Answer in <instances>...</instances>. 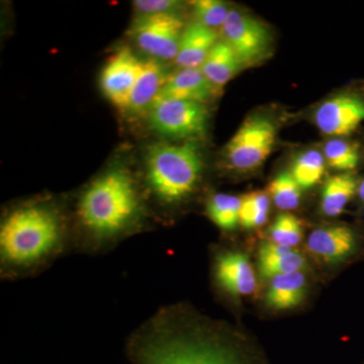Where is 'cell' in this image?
<instances>
[{"label":"cell","instance_id":"17","mask_svg":"<svg viewBox=\"0 0 364 364\" xmlns=\"http://www.w3.org/2000/svg\"><path fill=\"white\" fill-rule=\"evenodd\" d=\"M306 275L303 272L289 273L272 277L268 287L267 301L277 310H287L301 303L305 296Z\"/></svg>","mask_w":364,"mask_h":364},{"label":"cell","instance_id":"14","mask_svg":"<svg viewBox=\"0 0 364 364\" xmlns=\"http://www.w3.org/2000/svg\"><path fill=\"white\" fill-rule=\"evenodd\" d=\"M218 42V33L213 28L196 21L184 28L176 58L181 69L200 68Z\"/></svg>","mask_w":364,"mask_h":364},{"label":"cell","instance_id":"11","mask_svg":"<svg viewBox=\"0 0 364 364\" xmlns=\"http://www.w3.org/2000/svg\"><path fill=\"white\" fill-rule=\"evenodd\" d=\"M215 284L231 296H245L257 289V280L250 261L238 251L218 253L213 265Z\"/></svg>","mask_w":364,"mask_h":364},{"label":"cell","instance_id":"23","mask_svg":"<svg viewBox=\"0 0 364 364\" xmlns=\"http://www.w3.org/2000/svg\"><path fill=\"white\" fill-rule=\"evenodd\" d=\"M324 154L328 164L340 171L355 168L359 161L358 146L341 139H334L326 144Z\"/></svg>","mask_w":364,"mask_h":364},{"label":"cell","instance_id":"10","mask_svg":"<svg viewBox=\"0 0 364 364\" xmlns=\"http://www.w3.org/2000/svg\"><path fill=\"white\" fill-rule=\"evenodd\" d=\"M364 121V100L339 95L326 100L315 114L318 130L329 136H347Z\"/></svg>","mask_w":364,"mask_h":364},{"label":"cell","instance_id":"3","mask_svg":"<svg viewBox=\"0 0 364 364\" xmlns=\"http://www.w3.org/2000/svg\"><path fill=\"white\" fill-rule=\"evenodd\" d=\"M73 251L65 222L51 203L32 202L11 208L0 223V277L18 280L44 272Z\"/></svg>","mask_w":364,"mask_h":364},{"label":"cell","instance_id":"7","mask_svg":"<svg viewBox=\"0 0 364 364\" xmlns=\"http://www.w3.org/2000/svg\"><path fill=\"white\" fill-rule=\"evenodd\" d=\"M151 126L163 136L195 139L205 135L208 111L205 105L182 100H158L149 111Z\"/></svg>","mask_w":364,"mask_h":364},{"label":"cell","instance_id":"6","mask_svg":"<svg viewBox=\"0 0 364 364\" xmlns=\"http://www.w3.org/2000/svg\"><path fill=\"white\" fill-rule=\"evenodd\" d=\"M222 32L225 42L231 46L243 67L257 65L272 54L269 28L250 14L231 9Z\"/></svg>","mask_w":364,"mask_h":364},{"label":"cell","instance_id":"13","mask_svg":"<svg viewBox=\"0 0 364 364\" xmlns=\"http://www.w3.org/2000/svg\"><path fill=\"white\" fill-rule=\"evenodd\" d=\"M218 92L202 69H181L169 76L156 100L171 98L203 104Z\"/></svg>","mask_w":364,"mask_h":364},{"label":"cell","instance_id":"1","mask_svg":"<svg viewBox=\"0 0 364 364\" xmlns=\"http://www.w3.org/2000/svg\"><path fill=\"white\" fill-rule=\"evenodd\" d=\"M226 329L184 305H167L133 330L128 349L136 364H243Z\"/></svg>","mask_w":364,"mask_h":364},{"label":"cell","instance_id":"4","mask_svg":"<svg viewBox=\"0 0 364 364\" xmlns=\"http://www.w3.org/2000/svg\"><path fill=\"white\" fill-rule=\"evenodd\" d=\"M146 158V181L158 203L174 207L195 191L203 170L195 144H154Z\"/></svg>","mask_w":364,"mask_h":364},{"label":"cell","instance_id":"21","mask_svg":"<svg viewBox=\"0 0 364 364\" xmlns=\"http://www.w3.org/2000/svg\"><path fill=\"white\" fill-rule=\"evenodd\" d=\"M270 200L264 191H252L241 198L240 224L246 229L262 226L267 222Z\"/></svg>","mask_w":364,"mask_h":364},{"label":"cell","instance_id":"22","mask_svg":"<svg viewBox=\"0 0 364 364\" xmlns=\"http://www.w3.org/2000/svg\"><path fill=\"white\" fill-rule=\"evenodd\" d=\"M268 191L275 205L282 210H294L301 202V188L289 172L275 176L268 186Z\"/></svg>","mask_w":364,"mask_h":364},{"label":"cell","instance_id":"24","mask_svg":"<svg viewBox=\"0 0 364 364\" xmlns=\"http://www.w3.org/2000/svg\"><path fill=\"white\" fill-rule=\"evenodd\" d=\"M258 267L262 277L272 279L277 275L303 272L306 267V259L303 254L294 250L272 259H258Z\"/></svg>","mask_w":364,"mask_h":364},{"label":"cell","instance_id":"8","mask_svg":"<svg viewBox=\"0 0 364 364\" xmlns=\"http://www.w3.org/2000/svg\"><path fill=\"white\" fill-rule=\"evenodd\" d=\"M183 23L176 14H140L131 26V37L153 59H176Z\"/></svg>","mask_w":364,"mask_h":364},{"label":"cell","instance_id":"16","mask_svg":"<svg viewBox=\"0 0 364 364\" xmlns=\"http://www.w3.org/2000/svg\"><path fill=\"white\" fill-rule=\"evenodd\" d=\"M242 68L243 66L236 53L224 40L215 43L200 67L205 77L219 92Z\"/></svg>","mask_w":364,"mask_h":364},{"label":"cell","instance_id":"26","mask_svg":"<svg viewBox=\"0 0 364 364\" xmlns=\"http://www.w3.org/2000/svg\"><path fill=\"white\" fill-rule=\"evenodd\" d=\"M193 6L196 21L213 30L222 28L231 11L228 4L219 0H198Z\"/></svg>","mask_w":364,"mask_h":364},{"label":"cell","instance_id":"25","mask_svg":"<svg viewBox=\"0 0 364 364\" xmlns=\"http://www.w3.org/2000/svg\"><path fill=\"white\" fill-rule=\"evenodd\" d=\"M269 235L272 242L294 248L303 238V224L296 215L282 214L273 223Z\"/></svg>","mask_w":364,"mask_h":364},{"label":"cell","instance_id":"19","mask_svg":"<svg viewBox=\"0 0 364 364\" xmlns=\"http://www.w3.org/2000/svg\"><path fill=\"white\" fill-rule=\"evenodd\" d=\"M241 198L217 193L207 203V215L210 221L223 231H232L240 224Z\"/></svg>","mask_w":364,"mask_h":364},{"label":"cell","instance_id":"15","mask_svg":"<svg viewBox=\"0 0 364 364\" xmlns=\"http://www.w3.org/2000/svg\"><path fill=\"white\" fill-rule=\"evenodd\" d=\"M169 76L161 61L153 58L144 61L142 72L132 92L127 111L141 114L150 109Z\"/></svg>","mask_w":364,"mask_h":364},{"label":"cell","instance_id":"2","mask_svg":"<svg viewBox=\"0 0 364 364\" xmlns=\"http://www.w3.org/2000/svg\"><path fill=\"white\" fill-rule=\"evenodd\" d=\"M143 215L142 198L134 177L124 169L105 172L79 196L74 252L87 255L109 252L138 231Z\"/></svg>","mask_w":364,"mask_h":364},{"label":"cell","instance_id":"27","mask_svg":"<svg viewBox=\"0 0 364 364\" xmlns=\"http://www.w3.org/2000/svg\"><path fill=\"white\" fill-rule=\"evenodd\" d=\"M133 4L140 14H176L181 2L173 0H136Z\"/></svg>","mask_w":364,"mask_h":364},{"label":"cell","instance_id":"12","mask_svg":"<svg viewBox=\"0 0 364 364\" xmlns=\"http://www.w3.org/2000/svg\"><path fill=\"white\" fill-rule=\"evenodd\" d=\"M306 246L321 260L338 263L353 254L358 239L351 228L338 225L315 230L309 236Z\"/></svg>","mask_w":364,"mask_h":364},{"label":"cell","instance_id":"20","mask_svg":"<svg viewBox=\"0 0 364 364\" xmlns=\"http://www.w3.org/2000/svg\"><path fill=\"white\" fill-rule=\"evenodd\" d=\"M325 172V158L318 151L301 153L294 159L291 176L301 188H311L321 181Z\"/></svg>","mask_w":364,"mask_h":364},{"label":"cell","instance_id":"18","mask_svg":"<svg viewBox=\"0 0 364 364\" xmlns=\"http://www.w3.org/2000/svg\"><path fill=\"white\" fill-rule=\"evenodd\" d=\"M358 191L355 177L349 173L330 177L322 191V210L328 217H337Z\"/></svg>","mask_w":364,"mask_h":364},{"label":"cell","instance_id":"5","mask_svg":"<svg viewBox=\"0 0 364 364\" xmlns=\"http://www.w3.org/2000/svg\"><path fill=\"white\" fill-rule=\"evenodd\" d=\"M277 128L264 116L248 117L228 144L226 157L232 168L250 170L260 166L274 146Z\"/></svg>","mask_w":364,"mask_h":364},{"label":"cell","instance_id":"28","mask_svg":"<svg viewBox=\"0 0 364 364\" xmlns=\"http://www.w3.org/2000/svg\"><path fill=\"white\" fill-rule=\"evenodd\" d=\"M358 195L364 202V181L358 186Z\"/></svg>","mask_w":364,"mask_h":364},{"label":"cell","instance_id":"9","mask_svg":"<svg viewBox=\"0 0 364 364\" xmlns=\"http://www.w3.org/2000/svg\"><path fill=\"white\" fill-rule=\"evenodd\" d=\"M144 61L129 48L112 55L102 72L100 85L109 102L122 111H127L131 95L141 72Z\"/></svg>","mask_w":364,"mask_h":364}]
</instances>
